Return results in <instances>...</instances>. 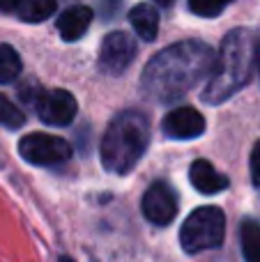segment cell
<instances>
[{
  "label": "cell",
  "instance_id": "7a4b0ae2",
  "mask_svg": "<svg viewBox=\"0 0 260 262\" xmlns=\"http://www.w3.org/2000/svg\"><path fill=\"white\" fill-rule=\"evenodd\" d=\"M256 32L249 28L230 30L224 37L214 69L203 90V99L207 104H221L230 99L235 92H240L251 81L253 67H256Z\"/></svg>",
  "mask_w": 260,
  "mask_h": 262
},
{
  "label": "cell",
  "instance_id": "2e32d148",
  "mask_svg": "<svg viewBox=\"0 0 260 262\" xmlns=\"http://www.w3.org/2000/svg\"><path fill=\"white\" fill-rule=\"evenodd\" d=\"M23 122H26V118H23L21 108L5 95H0V124L7 129H18Z\"/></svg>",
  "mask_w": 260,
  "mask_h": 262
},
{
  "label": "cell",
  "instance_id": "ba28073f",
  "mask_svg": "<svg viewBox=\"0 0 260 262\" xmlns=\"http://www.w3.org/2000/svg\"><path fill=\"white\" fill-rule=\"evenodd\" d=\"M143 214L155 226H168L178 216V195L166 182H155L143 195Z\"/></svg>",
  "mask_w": 260,
  "mask_h": 262
},
{
  "label": "cell",
  "instance_id": "9a60e30c",
  "mask_svg": "<svg viewBox=\"0 0 260 262\" xmlns=\"http://www.w3.org/2000/svg\"><path fill=\"white\" fill-rule=\"evenodd\" d=\"M21 74V58L9 44H0V83H12Z\"/></svg>",
  "mask_w": 260,
  "mask_h": 262
},
{
  "label": "cell",
  "instance_id": "7c38bea8",
  "mask_svg": "<svg viewBox=\"0 0 260 262\" xmlns=\"http://www.w3.org/2000/svg\"><path fill=\"white\" fill-rule=\"evenodd\" d=\"M129 23L134 26L136 35L145 41L157 39V32H159V14L152 5L141 3L129 12Z\"/></svg>",
  "mask_w": 260,
  "mask_h": 262
},
{
  "label": "cell",
  "instance_id": "8992f818",
  "mask_svg": "<svg viewBox=\"0 0 260 262\" xmlns=\"http://www.w3.org/2000/svg\"><path fill=\"white\" fill-rule=\"evenodd\" d=\"M136 58V41L129 32H111L104 37L99 49V69L109 76L122 74Z\"/></svg>",
  "mask_w": 260,
  "mask_h": 262
},
{
  "label": "cell",
  "instance_id": "3957f363",
  "mask_svg": "<svg viewBox=\"0 0 260 262\" xmlns=\"http://www.w3.org/2000/svg\"><path fill=\"white\" fill-rule=\"evenodd\" d=\"M150 143V122L141 111H122L111 120L101 138V163L109 172L124 175L129 172Z\"/></svg>",
  "mask_w": 260,
  "mask_h": 262
},
{
  "label": "cell",
  "instance_id": "8fae6325",
  "mask_svg": "<svg viewBox=\"0 0 260 262\" xmlns=\"http://www.w3.org/2000/svg\"><path fill=\"white\" fill-rule=\"evenodd\" d=\"M189 180H191L193 189L201 191L205 195H212V193H219L228 186V180H226L221 172L214 170L210 161L205 159H198V161L191 163V170H189Z\"/></svg>",
  "mask_w": 260,
  "mask_h": 262
},
{
  "label": "cell",
  "instance_id": "6da1fadb",
  "mask_svg": "<svg viewBox=\"0 0 260 262\" xmlns=\"http://www.w3.org/2000/svg\"><path fill=\"white\" fill-rule=\"evenodd\" d=\"M216 62L212 46L198 39L178 41L159 51L141 74V90L145 97L159 101H178L191 92L201 81L210 78Z\"/></svg>",
  "mask_w": 260,
  "mask_h": 262
},
{
  "label": "cell",
  "instance_id": "9c48e42d",
  "mask_svg": "<svg viewBox=\"0 0 260 262\" xmlns=\"http://www.w3.org/2000/svg\"><path fill=\"white\" fill-rule=\"evenodd\" d=\"M161 131L168 138H178V140L198 138L205 131V118L191 106H180V108H173L164 118Z\"/></svg>",
  "mask_w": 260,
  "mask_h": 262
},
{
  "label": "cell",
  "instance_id": "52a82bcc",
  "mask_svg": "<svg viewBox=\"0 0 260 262\" xmlns=\"http://www.w3.org/2000/svg\"><path fill=\"white\" fill-rule=\"evenodd\" d=\"M32 108L44 120L46 124L53 127H64L76 118V99L69 95L67 90H39L32 101Z\"/></svg>",
  "mask_w": 260,
  "mask_h": 262
},
{
  "label": "cell",
  "instance_id": "ffe728a7",
  "mask_svg": "<svg viewBox=\"0 0 260 262\" xmlns=\"http://www.w3.org/2000/svg\"><path fill=\"white\" fill-rule=\"evenodd\" d=\"M155 3H157V5H164V7H168V5H173L175 0H155Z\"/></svg>",
  "mask_w": 260,
  "mask_h": 262
},
{
  "label": "cell",
  "instance_id": "5b68a950",
  "mask_svg": "<svg viewBox=\"0 0 260 262\" xmlns=\"http://www.w3.org/2000/svg\"><path fill=\"white\" fill-rule=\"evenodd\" d=\"M18 154L35 166H58L72 157V145L60 136L28 134L18 143Z\"/></svg>",
  "mask_w": 260,
  "mask_h": 262
},
{
  "label": "cell",
  "instance_id": "30bf717a",
  "mask_svg": "<svg viewBox=\"0 0 260 262\" xmlns=\"http://www.w3.org/2000/svg\"><path fill=\"white\" fill-rule=\"evenodd\" d=\"M92 21V9L85 5H76V7H69L60 14L58 18V32L64 41H76L85 35V30L90 28Z\"/></svg>",
  "mask_w": 260,
  "mask_h": 262
},
{
  "label": "cell",
  "instance_id": "5bb4252c",
  "mask_svg": "<svg viewBox=\"0 0 260 262\" xmlns=\"http://www.w3.org/2000/svg\"><path fill=\"white\" fill-rule=\"evenodd\" d=\"M240 242L247 262H260V223L244 221L240 228Z\"/></svg>",
  "mask_w": 260,
  "mask_h": 262
},
{
  "label": "cell",
  "instance_id": "e0dca14e",
  "mask_svg": "<svg viewBox=\"0 0 260 262\" xmlns=\"http://www.w3.org/2000/svg\"><path fill=\"white\" fill-rule=\"evenodd\" d=\"M233 0H189V9L198 16H219Z\"/></svg>",
  "mask_w": 260,
  "mask_h": 262
},
{
  "label": "cell",
  "instance_id": "4fadbf2b",
  "mask_svg": "<svg viewBox=\"0 0 260 262\" xmlns=\"http://www.w3.org/2000/svg\"><path fill=\"white\" fill-rule=\"evenodd\" d=\"M55 12V0H21L16 14L26 23H41Z\"/></svg>",
  "mask_w": 260,
  "mask_h": 262
},
{
  "label": "cell",
  "instance_id": "ac0fdd59",
  "mask_svg": "<svg viewBox=\"0 0 260 262\" xmlns=\"http://www.w3.org/2000/svg\"><path fill=\"white\" fill-rule=\"evenodd\" d=\"M249 166H251V180H253V184L260 186V140L253 145V152H251V161H249Z\"/></svg>",
  "mask_w": 260,
  "mask_h": 262
},
{
  "label": "cell",
  "instance_id": "d6986e66",
  "mask_svg": "<svg viewBox=\"0 0 260 262\" xmlns=\"http://www.w3.org/2000/svg\"><path fill=\"white\" fill-rule=\"evenodd\" d=\"M21 0H0V12H16Z\"/></svg>",
  "mask_w": 260,
  "mask_h": 262
},
{
  "label": "cell",
  "instance_id": "44dd1931",
  "mask_svg": "<svg viewBox=\"0 0 260 262\" xmlns=\"http://www.w3.org/2000/svg\"><path fill=\"white\" fill-rule=\"evenodd\" d=\"M256 64H258V69H260V41H258V46H256Z\"/></svg>",
  "mask_w": 260,
  "mask_h": 262
},
{
  "label": "cell",
  "instance_id": "277c9868",
  "mask_svg": "<svg viewBox=\"0 0 260 262\" xmlns=\"http://www.w3.org/2000/svg\"><path fill=\"white\" fill-rule=\"evenodd\" d=\"M226 214L219 207H198L189 214L180 230V244L187 253L196 255L224 244Z\"/></svg>",
  "mask_w": 260,
  "mask_h": 262
},
{
  "label": "cell",
  "instance_id": "7402d4cb",
  "mask_svg": "<svg viewBox=\"0 0 260 262\" xmlns=\"http://www.w3.org/2000/svg\"><path fill=\"white\" fill-rule=\"evenodd\" d=\"M58 262H74V260H72V258H60Z\"/></svg>",
  "mask_w": 260,
  "mask_h": 262
}]
</instances>
